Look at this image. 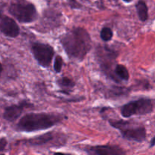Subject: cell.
I'll use <instances>...</instances> for the list:
<instances>
[{
	"instance_id": "cell-1",
	"label": "cell",
	"mask_w": 155,
	"mask_h": 155,
	"mask_svg": "<svg viewBox=\"0 0 155 155\" xmlns=\"http://www.w3.org/2000/svg\"><path fill=\"white\" fill-rule=\"evenodd\" d=\"M59 39L68 57L76 61H83L92 49V38L83 27H74L62 35Z\"/></svg>"
},
{
	"instance_id": "cell-2",
	"label": "cell",
	"mask_w": 155,
	"mask_h": 155,
	"mask_svg": "<svg viewBox=\"0 0 155 155\" xmlns=\"http://www.w3.org/2000/svg\"><path fill=\"white\" fill-rule=\"evenodd\" d=\"M66 117L58 113H29L24 115L15 125V130L21 133L46 130L63 122Z\"/></svg>"
},
{
	"instance_id": "cell-3",
	"label": "cell",
	"mask_w": 155,
	"mask_h": 155,
	"mask_svg": "<svg viewBox=\"0 0 155 155\" xmlns=\"http://www.w3.org/2000/svg\"><path fill=\"white\" fill-rule=\"evenodd\" d=\"M118 54V51L108 45H98L95 48V57L101 72L116 83H120L114 74V67L116 65V59Z\"/></svg>"
},
{
	"instance_id": "cell-4",
	"label": "cell",
	"mask_w": 155,
	"mask_h": 155,
	"mask_svg": "<svg viewBox=\"0 0 155 155\" xmlns=\"http://www.w3.org/2000/svg\"><path fill=\"white\" fill-rule=\"evenodd\" d=\"M8 12L21 24H30L36 21L39 16L36 5L27 0H16L8 7Z\"/></svg>"
},
{
	"instance_id": "cell-5",
	"label": "cell",
	"mask_w": 155,
	"mask_h": 155,
	"mask_svg": "<svg viewBox=\"0 0 155 155\" xmlns=\"http://www.w3.org/2000/svg\"><path fill=\"white\" fill-rule=\"evenodd\" d=\"M110 127L120 132V134L124 139L132 142H142L146 140L147 131L144 126L134 127L131 122L124 120H108Z\"/></svg>"
},
{
	"instance_id": "cell-6",
	"label": "cell",
	"mask_w": 155,
	"mask_h": 155,
	"mask_svg": "<svg viewBox=\"0 0 155 155\" xmlns=\"http://www.w3.org/2000/svg\"><path fill=\"white\" fill-rule=\"evenodd\" d=\"M154 110V100L141 98L124 104L120 108L123 117L130 118L133 116H143L153 113Z\"/></svg>"
},
{
	"instance_id": "cell-7",
	"label": "cell",
	"mask_w": 155,
	"mask_h": 155,
	"mask_svg": "<svg viewBox=\"0 0 155 155\" xmlns=\"http://www.w3.org/2000/svg\"><path fill=\"white\" fill-rule=\"evenodd\" d=\"M31 52L39 66L49 68L54 55V47L47 43L34 42L31 45Z\"/></svg>"
},
{
	"instance_id": "cell-8",
	"label": "cell",
	"mask_w": 155,
	"mask_h": 155,
	"mask_svg": "<svg viewBox=\"0 0 155 155\" xmlns=\"http://www.w3.org/2000/svg\"><path fill=\"white\" fill-rule=\"evenodd\" d=\"M83 150L87 155H127L122 148L116 145H87Z\"/></svg>"
},
{
	"instance_id": "cell-9",
	"label": "cell",
	"mask_w": 155,
	"mask_h": 155,
	"mask_svg": "<svg viewBox=\"0 0 155 155\" xmlns=\"http://www.w3.org/2000/svg\"><path fill=\"white\" fill-rule=\"evenodd\" d=\"M0 32L7 37L16 38L19 36L21 30L15 19L2 15L0 17Z\"/></svg>"
},
{
	"instance_id": "cell-10",
	"label": "cell",
	"mask_w": 155,
	"mask_h": 155,
	"mask_svg": "<svg viewBox=\"0 0 155 155\" xmlns=\"http://www.w3.org/2000/svg\"><path fill=\"white\" fill-rule=\"evenodd\" d=\"M33 106L26 101H21L18 104H12L5 108L2 117L8 122H15L22 114L23 111L27 107Z\"/></svg>"
},
{
	"instance_id": "cell-11",
	"label": "cell",
	"mask_w": 155,
	"mask_h": 155,
	"mask_svg": "<svg viewBox=\"0 0 155 155\" xmlns=\"http://www.w3.org/2000/svg\"><path fill=\"white\" fill-rule=\"evenodd\" d=\"M54 139V135L53 132L44 133V134L37 136L36 137L27 140V143L31 146H42L49 143Z\"/></svg>"
},
{
	"instance_id": "cell-12",
	"label": "cell",
	"mask_w": 155,
	"mask_h": 155,
	"mask_svg": "<svg viewBox=\"0 0 155 155\" xmlns=\"http://www.w3.org/2000/svg\"><path fill=\"white\" fill-rule=\"evenodd\" d=\"M58 86L60 88V92L65 95H69L71 90H72L76 86V83L71 78L68 77H63L56 80Z\"/></svg>"
},
{
	"instance_id": "cell-13",
	"label": "cell",
	"mask_w": 155,
	"mask_h": 155,
	"mask_svg": "<svg viewBox=\"0 0 155 155\" xmlns=\"http://www.w3.org/2000/svg\"><path fill=\"white\" fill-rule=\"evenodd\" d=\"M114 74L120 82H121L122 80L123 81H128L130 78V73H129L127 68L125 65L120 64L115 65L114 68Z\"/></svg>"
},
{
	"instance_id": "cell-14",
	"label": "cell",
	"mask_w": 155,
	"mask_h": 155,
	"mask_svg": "<svg viewBox=\"0 0 155 155\" xmlns=\"http://www.w3.org/2000/svg\"><path fill=\"white\" fill-rule=\"evenodd\" d=\"M136 8L139 20L142 22H145L148 21L149 15H148V8L146 2L143 0H139L136 3Z\"/></svg>"
},
{
	"instance_id": "cell-15",
	"label": "cell",
	"mask_w": 155,
	"mask_h": 155,
	"mask_svg": "<svg viewBox=\"0 0 155 155\" xmlns=\"http://www.w3.org/2000/svg\"><path fill=\"white\" fill-rule=\"evenodd\" d=\"M113 36L114 33L111 28H110L109 27H104L101 28V31H100V37H101V40L105 42H109L111 40Z\"/></svg>"
},
{
	"instance_id": "cell-16",
	"label": "cell",
	"mask_w": 155,
	"mask_h": 155,
	"mask_svg": "<svg viewBox=\"0 0 155 155\" xmlns=\"http://www.w3.org/2000/svg\"><path fill=\"white\" fill-rule=\"evenodd\" d=\"M64 60L63 58L61 55H57L54 60V64H53V68L55 73L59 74L61 71L62 68H63Z\"/></svg>"
},
{
	"instance_id": "cell-17",
	"label": "cell",
	"mask_w": 155,
	"mask_h": 155,
	"mask_svg": "<svg viewBox=\"0 0 155 155\" xmlns=\"http://www.w3.org/2000/svg\"><path fill=\"white\" fill-rule=\"evenodd\" d=\"M68 4L72 9H80L83 7L82 4H80L77 0H68Z\"/></svg>"
},
{
	"instance_id": "cell-18",
	"label": "cell",
	"mask_w": 155,
	"mask_h": 155,
	"mask_svg": "<svg viewBox=\"0 0 155 155\" xmlns=\"http://www.w3.org/2000/svg\"><path fill=\"white\" fill-rule=\"evenodd\" d=\"M7 145L8 141L5 138H2V139H0V152H2V151H3L5 149Z\"/></svg>"
},
{
	"instance_id": "cell-19",
	"label": "cell",
	"mask_w": 155,
	"mask_h": 155,
	"mask_svg": "<svg viewBox=\"0 0 155 155\" xmlns=\"http://www.w3.org/2000/svg\"><path fill=\"white\" fill-rule=\"evenodd\" d=\"M155 145V137H153L150 142V148H153Z\"/></svg>"
},
{
	"instance_id": "cell-20",
	"label": "cell",
	"mask_w": 155,
	"mask_h": 155,
	"mask_svg": "<svg viewBox=\"0 0 155 155\" xmlns=\"http://www.w3.org/2000/svg\"><path fill=\"white\" fill-rule=\"evenodd\" d=\"M54 155H72V154H67V153H62V152H55L54 153Z\"/></svg>"
},
{
	"instance_id": "cell-21",
	"label": "cell",
	"mask_w": 155,
	"mask_h": 155,
	"mask_svg": "<svg viewBox=\"0 0 155 155\" xmlns=\"http://www.w3.org/2000/svg\"><path fill=\"white\" fill-rule=\"evenodd\" d=\"M2 71H3V67H2V64H1V62H0V77H1Z\"/></svg>"
},
{
	"instance_id": "cell-22",
	"label": "cell",
	"mask_w": 155,
	"mask_h": 155,
	"mask_svg": "<svg viewBox=\"0 0 155 155\" xmlns=\"http://www.w3.org/2000/svg\"><path fill=\"white\" fill-rule=\"evenodd\" d=\"M123 1L126 3H130V2H133V0H123Z\"/></svg>"
},
{
	"instance_id": "cell-23",
	"label": "cell",
	"mask_w": 155,
	"mask_h": 155,
	"mask_svg": "<svg viewBox=\"0 0 155 155\" xmlns=\"http://www.w3.org/2000/svg\"><path fill=\"white\" fill-rule=\"evenodd\" d=\"M2 15V12H1V11H0V17H1V15Z\"/></svg>"
},
{
	"instance_id": "cell-24",
	"label": "cell",
	"mask_w": 155,
	"mask_h": 155,
	"mask_svg": "<svg viewBox=\"0 0 155 155\" xmlns=\"http://www.w3.org/2000/svg\"><path fill=\"white\" fill-rule=\"evenodd\" d=\"M0 155H5V154H0Z\"/></svg>"
}]
</instances>
